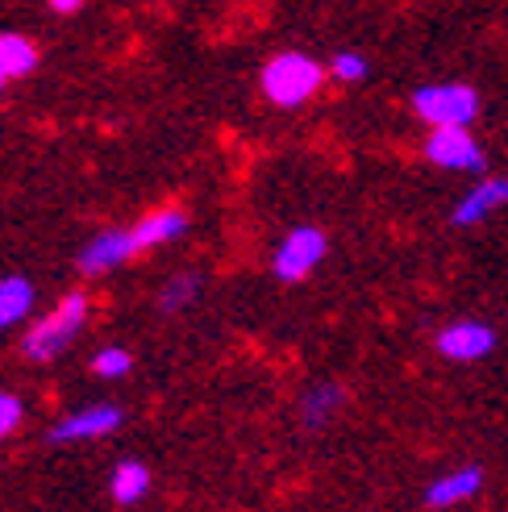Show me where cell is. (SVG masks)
Listing matches in <instances>:
<instances>
[{"label":"cell","instance_id":"8fae6325","mask_svg":"<svg viewBox=\"0 0 508 512\" xmlns=\"http://www.w3.org/2000/svg\"><path fill=\"white\" fill-rule=\"evenodd\" d=\"M484 488V467H459V471H446L425 488V508H454V504H467L479 496Z\"/></svg>","mask_w":508,"mask_h":512},{"label":"cell","instance_id":"ba28073f","mask_svg":"<svg viewBox=\"0 0 508 512\" xmlns=\"http://www.w3.org/2000/svg\"><path fill=\"white\" fill-rule=\"evenodd\" d=\"M138 254L134 246V234L130 229H100L96 238H88L80 246V254H75V267H80V275H105L121 263H130Z\"/></svg>","mask_w":508,"mask_h":512},{"label":"cell","instance_id":"9c48e42d","mask_svg":"<svg viewBox=\"0 0 508 512\" xmlns=\"http://www.w3.org/2000/svg\"><path fill=\"white\" fill-rule=\"evenodd\" d=\"M188 225H192V217L180 209V204H163V209H150L146 217H138L130 225V234H134L138 254H146V250H155V246H167L175 238H184Z\"/></svg>","mask_w":508,"mask_h":512},{"label":"cell","instance_id":"6da1fadb","mask_svg":"<svg viewBox=\"0 0 508 512\" xmlns=\"http://www.w3.org/2000/svg\"><path fill=\"white\" fill-rule=\"evenodd\" d=\"M92 317V300L84 292H67L46 317H38L21 338V354L30 363H55V358L84 334V325Z\"/></svg>","mask_w":508,"mask_h":512},{"label":"cell","instance_id":"277c9868","mask_svg":"<svg viewBox=\"0 0 508 512\" xmlns=\"http://www.w3.org/2000/svg\"><path fill=\"white\" fill-rule=\"evenodd\" d=\"M325 250H329V238L321 234L317 225H296V229L284 234V242L275 246L271 271H275L279 284H300V279H309L321 267Z\"/></svg>","mask_w":508,"mask_h":512},{"label":"cell","instance_id":"3957f363","mask_svg":"<svg viewBox=\"0 0 508 512\" xmlns=\"http://www.w3.org/2000/svg\"><path fill=\"white\" fill-rule=\"evenodd\" d=\"M413 113L438 130V125H471L479 117V92L471 84H421L413 92Z\"/></svg>","mask_w":508,"mask_h":512},{"label":"cell","instance_id":"9a60e30c","mask_svg":"<svg viewBox=\"0 0 508 512\" xmlns=\"http://www.w3.org/2000/svg\"><path fill=\"white\" fill-rule=\"evenodd\" d=\"M150 492V471L146 463H138V458H125V463L113 467L109 475V496L121 504V508H134L138 500H146Z\"/></svg>","mask_w":508,"mask_h":512},{"label":"cell","instance_id":"d6986e66","mask_svg":"<svg viewBox=\"0 0 508 512\" xmlns=\"http://www.w3.org/2000/svg\"><path fill=\"white\" fill-rule=\"evenodd\" d=\"M21 421H25V404L13 392H0V442L13 438V433L21 429Z\"/></svg>","mask_w":508,"mask_h":512},{"label":"cell","instance_id":"2e32d148","mask_svg":"<svg viewBox=\"0 0 508 512\" xmlns=\"http://www.w3.org/2000/svg\"><path fill=\"white\" fill-rule=\"evenodd\" d=\"M200 288H205V284H200V275L196 271H180V275H171L167 279V284L159 288V313H184L188 309V304L200 296Z\"/></svg>","mask_w":508,"mask_h":512},{"label":"cell","instance_id":"30bf717a","mask_svg":"<svg viewBox=\"0 0 508 512\" xmlns=\"http://www.w3.org/2000/svg\"><path fill=\"white\" fill-rule=\"evenodd\" d=\"M496 209H508V175H488V179H479V184L459 200V209L450 213V225L471 229V225H479L484 217H492Z\"/></svg>","mask_w":508,"mask_h":512},{"label":"cell","instance_id":"4fadbf2b","mask_svg":"<svg viewBox=\"0 0 508 512\" xmlns=\"http://www.w3.org/2000/svg\"><path fill=\"white\" fill-rule=\"evenodd\" d=\"M34 313V284L25 275H0V334Z\"/></svg>","mask_w":508,"mask_h":512},{"label":"cell","instance_id":"ffe728a7","mask_svg":"<svg viewBox=\"0 0 508 512\" xmlns=\"http://www.w3.org/2000/svg\"><path fill=\"white\" fill-rule=\"evenodd\" d=\"M46 5H50V9H55L59 17H71V13H80V9L88 5V0H46Z\"/></svg>","mask_w":508,"mask_h":512},{"label":"cell","instance_id":"44dd1931","mask_svg":"<svg viewBox=\"0 0 508 512\" xmlns=\"http://www.w3.org/2000/svg\"><path fill=\"white\" fill-rule=\"evenodd\" d=\"M0 88H5V80H0Z\"/></svg>","mask_w":508,"mask_h":512},{"label":"cell","instance_id":"7c38bea8","mask_svg":"<svg viewBox=\"0 0 508 512\" xmlns=\"http://www.w3.org/2000/svg\"><path fill=\"white\" fill-rule=\"evenodd\" d=\"M342 404H346V388H342V383H313V388L300 396V425L309 429V433H317V429H325L329 421L338 417Z\"/></svg>","mask_w":508,"mask_h":512},{"label":"cell","instance_id":"52a82bcc","mask_svg":"<svg viewBox=\"0 0 508 512\" xmlns=\"http://www.w3.org/2000/svg\"><path fill=\"white\" fill-rule=\"evenodd\" d=\"M434 346H438L442 358H450V363H479L484 354L496 350V329L484 325V321L463 317V321L442 325L438 338H434Z\"/></svg>","mask_w":508,"mask_h":512},{"label":"cell","instance_id":"e0dca14e","mask_svg":"<svg viewBox=\"0 0 508 512\" xmlns=\"http://www.w3.org/2000/svg\"><path fill=\"white\" fill-rule=\"evenodd\" d=\"M130 367H134V354L125 346H100L92 354V375L100 379H121V375H130Z\"/></svg>","mask_w":508,"mask_h":512},{"label":"cell","instance_id":"5bb4252c","mask_svg":"<svg viewBox=\"0 0 508 512\" xmlns=\"http://www.w3.org/2000/svg\"><path fill=\"white\" fill-rule=\"evenodd\" d=\"M38 67V46L25 38V34H0V80L13 84V80H25Z\"/></svg>","mask_w":508,"mask_h":512},{"label":"cell","instance_id":"ac0fdd59","mask_svg":"<svg viewBox=\"0 0 508 512\" xmlns=\"http://www.w3.org/2000/svg\"><path fill=\"white\" fill-rule=\"evenodd\" d=\"M367 59L359 55V50H338L334 55V63H329V75L334 80H342V84H359V80H367Z\"/></svg>","mask_w":508,"mask_h":512},{"label":"cell","instance_id":"8992f818","mask_svg":"<svg viewBox=\"0 0 508 512\" xmlns=\"http://www.w3.org/2000/svg\"><path fill=\"white\" fill-rule=\"evenodd\" d=\"M125 421V413L117 404H84V408H75V413H67L63 421L50 425L46 433V442H96V438H109V433H117Z\"/></svg>","mask_w":508,"mask_h":512},{"label":"cell","instance_id":"7a4b0ae2","mask_svg":"<svg viewBox=\"0 0 508 512\" xmlns=\"http://www.w3.org/2000/svg\"><path fill=\"white\" fill-rule=\"evenodd\" d=\"M325 67L313 55H300V50H279L271 55L259 71V88L275 109H300L321 92L325 84Z\"/></svg>","mask_w":508,"mask_h":512},{"label":"cell","instance_id":"5b68a950","mask_svg":"<svg viewBox=\"0 0 508 512\" xmlns=\"http://www.w3.org/2000/svg\"><path fill=\"white\" fill-rule=\"evenodd\" d=\"M425 159L442 171H471V175H484L488 167L484 146L471 138V125H438V130H429Z\"/></svg>","mask_w":508,"mask_h":512}]
</instances>
